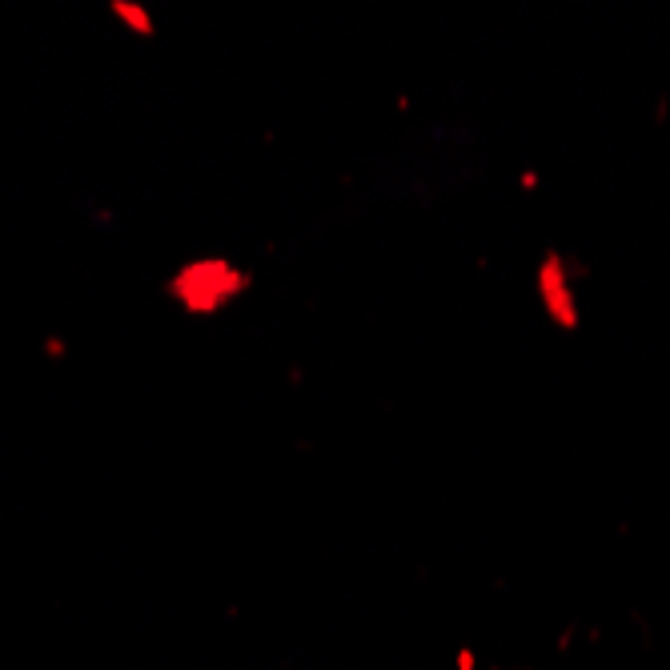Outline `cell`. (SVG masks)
<instances>
[{"label":"cell","instance_id":"1","mask_svg":"<svg viewBox=\"0 0 670 670\" xmlns=\"http://www.w3.org/2000/svg\"><path fill=\"white\" fill-rule=\"evenodd\" d=\"M253 289H257L253 269H245L241 261H233L225 253L185 257L165 277V297L173 301V309H181L185 317H197V321H209V317L237 309Z\"/></svg>","mask_w":670,"mask_h":670},{"label":"cell","instance_id":"2","mask_svg":"<svg viewBox=\"0 0 670 670\" xmlns=\"http://www.w3.org/2000/svg\"><path fill=\"white\" fill-rule=\"evenodd\" d=\"M582 277H586V269L578 261H570L562 249H546L538 269H534L538 305L558 333H578L582 329V301H578V281Z\"/></svg>","mask_w":670,"mask_h":670},{"label":"cell","instance_id":"3","mask_svg":"<svg viewBox=\"0 0 670 670\" xmlns=\"http://www.w3.org/2000/svg\"><path fill=\"white\" fill-rule=\"evenodd\" d=\"M109 17H113L125 33L141 37V41H153V37H157V13H153L149 5H141V0H109Z\"/></svg>","mask_w":670,"mask_h":670},{"label":"cell","instance_id":"4","mask_svg":"<svg viewBox=\"0 0 670 670\" xmlns=\"http://www.w3.org/2000/svg\"><path fill=\"white\" fill-rule=\"evenodd\" d=\"M458 670H474V654H470V650H462V658H458Z\"/></svg>","mask_w":670,"mask_h":670}]
</instances>
